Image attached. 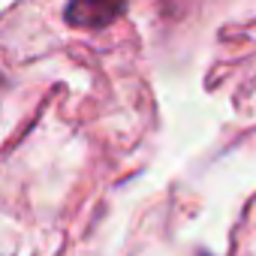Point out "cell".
Wrapping results in <instances>:
<instances>
[{
	"label": "cell",
	"mask_w": 256,
	"mask_h": 256,
	"mask_svg": "<svg viewBox=\"0 0 256 256\" xmlns=\"http://www.w3.org/2000/svg\"><path fill=\"white\" fill-rule=\"evenodd\" d=\"M124 10V0H72L70 4V22L84 24V28H100L112 22Z\"/></svg>",
	"instance_id": "6da1fadb"
}]
</instances>
